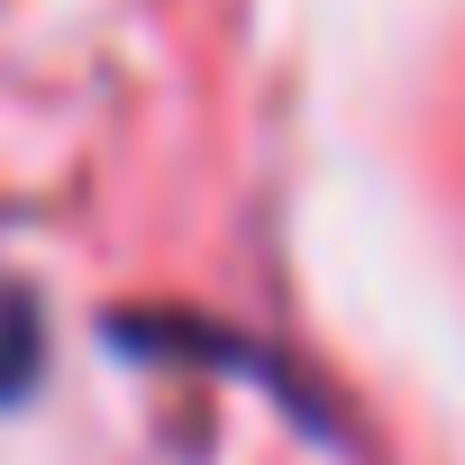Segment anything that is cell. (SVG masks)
I'll list each match as a JSON object with an SVG mask.
<instances>
[{"label": "cell", "instance_id": "cell-1", "mask_svg": "<svg viewBox=\"0 0 465 465\" xmlns=\"http://www.w3.org/2000/svg\"><path fill=\"white\" fill-rule=\"evenodd\" d=\"M37 383V302L0 283V401H19Z\"/></svg>", "mask_w": 465, "mask_h": 465}]
</instances>
